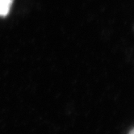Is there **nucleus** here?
Returning <instances> with one entry per match:
<instances>
[{"label": "nucleus", "mask_w": 134, "mask_h": 134, "mask_svg": "<svg viewBox=\"0 0 134 134\" xmlns=\"http://www.w3.org/2000/svg\"><path fill=\"white\" fill-rule=\"evenodd\" d=\"M13 0H0V16L5 17L10 12Z\"/></svg>", "instance_id": "nucleus-1"}, {"label": "nucleus", "mask_w": 134, "mask_h": 134, "mask_svg": "<svg viewBox=\"0 0 134 134\" xmlns=\"http://www.w3.org/2000/svg\"><path fill=\"white\" fill-rule=\"evenodd\" d=\"M129 134H134V129H132L130 132H129Z\"/></svg>", "instance_id": "nucleus-2"}]
</instances>
